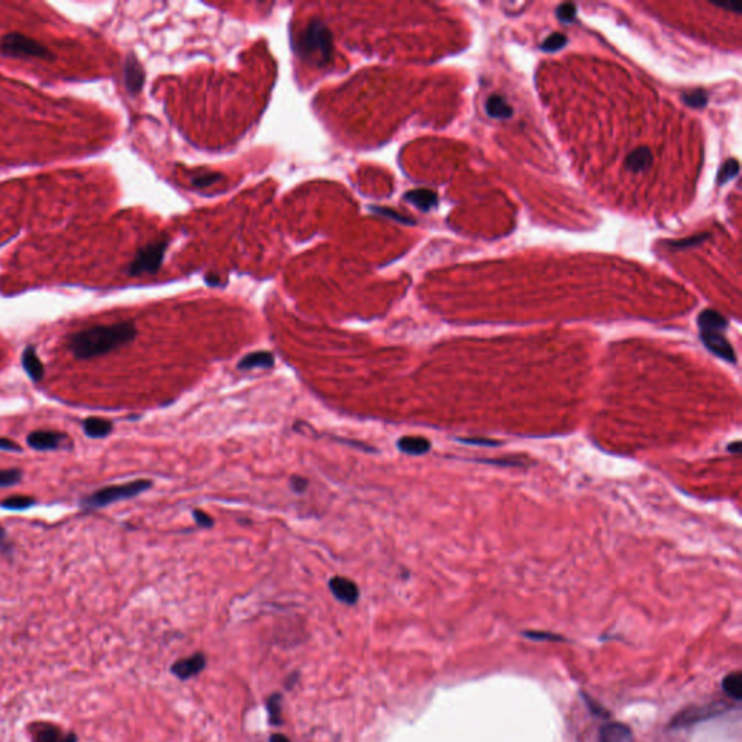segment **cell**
<instances>
[{
    "instance_id": "24",
    "label": "cell",
    "mask_w": 742,
    "mask_h": 742,
    "mask_svg": "<svg viewBox=\"0 0 742 742\" xmlns=\"http://www.w3.org/2000/svg\"><path fill=\"white\" fill-rule=\"evenodd\" d=\"M22 471L18 468L0 470V487H10L22 480Z\"/></svg>"
},
{
    "instance_id": "39",
    "label": "cell",
    "mask_w": 742,
    "mask_h": 742,
    "mask_svg": "<svg viewBox=\"0 0 742 742\" xmlns=\"http://www.w3.org/2000/svg\"><path fill=\"white\" fill-rule=\"evenodd\" d=\"M270 742H290V739L281 734H274L272 738H270Z\"/></svg>"
},
{
    "instance_id": "4",
    "label": "cell",
    "mask_w": 742,
    "mask_h": 742,
    "mask_svg": "<svg viewBox=\"0 0 742 742\" xmlns=\"http://www.w3.org/2000/svg\"><path fill=\"white\" fill-rule=\"evenodd\" d=\"M151 487H153V481L147 480V479L133 480L125 484L108 486L104 488H99V490L92 493L89 497H84L81 500V506L83 508H90V509L104 508V506H109L115 502L132 499L135 496L144 493Z\"/></svg>"
},
{
    "instance_id": "29",
    "label": "cell",
    "mask_w": 742,
    "mask_h": 742,
    "mask_svg": "<svg viewBox=\"0 0 742 742\" xmlns=\"http://www.w3.org/2000/svg\"><path fill=\"white\" fill-rule=\"evenodd\" d=\"M556 16L563 22H571L576 18V6L572 3H563L559 9H556Z\"/></svg>"
},
{
    "instance_id": "31",
    "label": "cell",
    "mask_w": 742,
    "mask_h": 742,
    "mask_svg": "<svg viewBox=\"0 0 742 742\" xmlns=\"http://www.w3.org/2000/svg\"><path fill=\"white\" fill-rule=\"evenodd\" d=\"M12 543H10V538L6 532V529L0 525V554H5V555H9L12 554Z\"/></svg>"
},
{
    "instance_id": "20",
    "label": "cell",
    "mask_w": 742,
    "mask_h": 742,
    "mask_svg": "<svg viewBox=\"0 0 742 742\" xmlns=\"http://www.w3.org/2000/svg\"><path fill=\"white\" fill-rule=\"evenodd\" d=\"M486 110L492 117H499V119H508L513 115L512 106L506 102V99L499 94H493L487 99Z\"/></svg>"
},
{
    "instance_id": "13",
    "label": "cell",
    "mask_w": 742,
    "mask_h": 742,
    "mask_svg": "<svg viewBox=\"0 0 742 742\" xmlns=\"http://www.w3.org/2000/svg\"><path fill=\"white\" fill-rule=\"evenodd\" d=\"M632 738L631 728L619 722L604 723L599 731V742H631Z\"/></svg>"
},
{
    "instance_id": "14",
    "label": "cell",
    "mask_w": 742,
    "mask_h": 742,
    "mask_svg": "<svg viewBox=\"0 0 742 742\" xmlns=\"http://www.w3.org/2000/svg\"><path fill=\"white\" fill-rule=\"evenodd\" d=\"M22 365L25 368V371L28 373V376L33 380V381H40L42 380L44 377V364L42 361L40 360L38 354H37V349L35 347H26L25 351L22 352Z\"/></svg>"
},
{
    "instance_id": "32",
    "label": "cell",
    "mask_w": 742,
    "mask_h": 742,
    "mask_svg": "<svg viewBox=\"0 0 742 742\" xmlns=\"http://www.w3.org/2000/svg\"><path fill=\"white\" fill-rule=\"evenodd\" d=\"M193 516H195V520L196 524L200 527V528H211L213 525V519L204 511H199L196 509L193 512Z\"/></svg>"
},
{
    "instance_id": "23",
    "label": "cell",
    "mask_w": 742,
    "mask_h": 742,
    "mask_svg": "<svg viewBox=\"0 0 742 742\" xmlns=\"http://www.w3.org/2000/svg\"><path fill=\"white\" fill-rule=\"evenodd\" d=\"M738 170H739V164L736 160H728L727 163H725L722 165V168L719 170V176H718V183L722 186L727 181H729L731 179H734L736 174H738Z\"/></svg>"
},
{
    "instance_id": "38",
    "label": "cell",
    "mask_w": 742,
    "mask_h": 742,
    "mask_svg": "<svg viewBox=\"0 0 742 742\" xmlns=\"http://www.w3.org/2000/svg\"><path fill=\"white\" fill-rule=\"evenodd\" d=\"M379 212H381L384 216H390V217H395L396 221L399 222H403V224H413V219H409V217H404L396 212H392V211H387V209H381L379 208Z\"/></svg>"
},
{
    "instance_id": "6",
    "label": "cell",
    "mask_w": 742,
    "mask_h": 742,
    "mask_svg": "<svg viewBox=\"0 0 742 742\" xmlns=\"http://www.w3.org/2000/svg\"><path fill=\"white\" fill-rule=\"evenodd\" d=\"M167 247V240H158L142 247L128 265V274L132 277H138L142 274H156L163 264Z\"/></svg>"
},
{
    "instance_id": "2",
    "label": "cell",
    "mask_w": 742,
    "mask_h": 742,
    "mask_svg": "<svg viewBox=\"0 0 742 742\" xmlns=\"http://www.w3.org/2000/svg\"><path fill=\"white\" fill-rule=\"evenodd\" d=\"M296 51L303 60L315 63L319 67L328 64L333 53L332 35L328 26L318 19L308 24L296 41Z\"/></svg>"
},
{
    "instance_id": "12",
    "label": "cell",
    "mask_w": 742,
    "mask_h": 742,
    "mask_svg": "<svg viewBox=\"0 0 742 742\" xmlns=\"http://www.w3.org/2000/svg\"><path fill=\"white\" fill-rule=\"evenodd\" d=\"M205 666H206V657L204 654L197 652L192 657H188V659L176 661L172 666V673L176 677L186 680V679L196 676V674H199L201 670L205 668Z\"/></svg>"
},
{
    "instance_id": "9",
    "label": "cell",
    "mask_w": 742,
    "mask_h": 742,
    "mask_svg": "<svg viewBox=\"0 0 742 742\" xmlns=\"http://www.w3.org/2000/svg\"><path fill=\"white\" fill-rule=\"evenodd\" d=\"M67 436L64 434L56 431H33L28 435L26 443L37 451H53L61 448Z\"/></svg>"
},
{
    "instance_id": "1",
    "label": "cell",
    "mask_w": 742,
    "mask_h": 742,
    "mask_svg": "<svg viewBox=\"0 0 742 742\" xmlns=\"http://www.w3.org/2000/svg\"><path fill=\"white\" fill-rule=\"evenodd\" d=\"M137 327L131 320L110 325H96L73 333L69 348L76 358L90 360L132 343L137 338Z\"/></svg>"
},
{
    "instance_id": "3",
    "label": "cell",
    "mask_w": 742,
    "mask_h": 742,
    "mask_svg": "<svg viewBox=\"0 0 742 742\" xmlns=\"http://www.w3.org/2000/svg\"><path fill=\"white\" fill-rule=\"evenodd\" d=\"M698 324L700 328V338L704 347L722 360L735 364V349L727 340V336L723 335L725 329L728 328L727 318L718 311L706 309L699 315Z\"/></svg>"
},
{
    "instance_id": "15",
    "label": "cell",
    "mask_w": 742,
    "mask_h": 742,
    "mask_svg": "<svg viewBox=\"0 0 742 742\" xmlns=\"http://www.w3.org/2000/svg\"><path fill=\"white\" fill-rule=\"evenodd\" d=\"M274 354L270 351H254L247 354L245 357L238 363L240 370H254V368H272L274 365Z\"/></svg>"
},
{
    "instance_id": "27",
    "label": "cell",
    "mask_w": 742,
    "mask_h": 742,
    "mask_svg": "<svg viewBox=\"0 0 742 742\" xmlns=\"http://www.w3.org/2000/svg\"><path fill=\"white\" fill-rule=\"evenodd\" d=\"M684 102L691 108H703L707 104V94L704 90H693L683 96Z\"/></svg>"
},
{
    "instance_id": "25",
    "label": "cell",
    "mask_w": 742,
    "mask_h": 742,
    "mask_svg": "<svg viewBox=\"0 0 742 742\" xmlns=\"http://www.w3.org/2000/svg\"><path fill=\"white\" fill-rule=\"evenodd\" d=\"M281 696L280 695H273L272 698L268 699V703H267V711H268V715H270V720H272V723L274 725H279L281 723Z\"/></svg>"
},
{
    "instance_id": "33",
    "label": "cell",
    "mask_w": 742,
    "mask_h": 742,
    "mask_svg": "<svg viewBox=\"0 0 742 742\" xmlns=\"http://www.w3.org/2000/svg\"><path fill=\"white\" fill-rule=\"evenodd\" d=\"M460 441L468 445H483V447H495L500 444V441L486 440V438H465V440H460Z\"/></svg>"
},
{
    "instance_id": "30",
    "label": "cell",
    "mask_w": 742,
    "mask_h": 742,
    "mask_svg": "<svg viewBox=\"0 0 742 742\" xmlns=\"http://www.w3.org/2000/svg\"><path fill=\"white\" fill-rule=\"evenodd\" d=\"M709 238V235L707 233H702V235H696V237H691L689 240H682V241H676L673 242L671 247L673 248H687V247H695V245H699L702 244L704 240Z\"/></svg>"
},
{
    "instance_id": "34",
    "label": "cell",
    "mask_w": 742,
    "mask_h": 742,
    "mask_svg": "<svg viewBox=\"0 0 742 742\" xmlns=\"http://www.w3.org/2000/svg\"><path fill=\"white\" fill-rule=\"evenodd\" d=\"M524 635L531 639H539V641H564L563 636L548 634V632H524Z\"/></svg>"
},
{
    "instance_id": "21",
    "label": "cell",
    "mask_w": 742,
    "mask_h": 742,
    "mask_svg": "<svg viewBox=\"0 0 742 742\" xmlns=\"http://www.w3.org/2000/svg\"><path fill=\"white\" fill-rule=\"evenodd\" d=\"M722 690L725 695L734 700H741L742 698V674L739 671L728 674L722 682Z\"/></svg>"
},
{
    "instance_id": "5",
    "label": "cell",
    "mask_w": 742,
    "mask_h": 742,
    "mask_svg": "<svg viewBox=\"0 0 742 742\" xmlns=\"http://www.w3.org/2000/svg\"><path fill=\"white\" fill-rule=\"evenodd\" d=\"M0 51L8 57H31L40 60H54L56 56L40 41L29 38L21 32H9L0 38Z\"/></svg>"
},
{
    "instance_id": "35",
    "label": "cell",
    "mask_w": 742,
    "mask_h": 742,
    "mask_svg": "<svg viewBox=\"0 0 742 742\" xmlns=\"http://www.w3.org/2000/svg\"><path fill=\"white\" fill-rule=\"evenodd\" d=\"M308 484H309V481H308V479H305V477L293 476V477L290 479V486H292V488H293V492H296V493H303V492H305V490H306V487H308Z\"/></svg>"
},
{
    "instance_id": "8",
    "label": "cell",
    "mask_w": 742,
    "mask_h": 742,
    "mask_svg": "<svg viewBox=\"0 0 742 742\" xmlns=\"http://www.w3.org/2000/svg\"><path fill=\"white\" fill-rule=\"evenodd\" d=\"M26 731L31 742H79L80 739L74 731H64L60 725L47 720L29 723Z\"/></svg>"
},
{
    "instance_id": "37",
    "label": "cell",
    "mask_w": 742,
    "mask_h": 742,
    "mask_svg": "<svg viewBox=\"0 0 742 742\" xmlns=\"http://www.w3.org/2000/svg\"><path fill=\"white\" fill-rule=\"evenodd\" d=\"M480 463H488V464H496V465H524V461L520 460H515V459H509V460H479Z\"/></svg>"
},
{
    "instance_id": "10",
    "label": "cell",
    "mask_w": 742,
    "mask_h": 742,
    "mask_svg": "<svg viewBox=\"0 0 742 742\" xmlns=\"http://www.w3.org/2000/svg\"><path fill=\"white\" fill-rule=\"evenodd\" d=\"M124 80H125V86L131 94L140 93L144 88V81H145L144 69H142L141 63L137 60V57L132 54L125 60Z\"/></svg>"
},
{
    "instance_id": "19",
    "label": "cell",
    "mask_w": 742,
    "mask_h": 742,
    "mask_svg": "<svg viewBox=\"0 0 742 742\" xmlns=\"http://www.w3.org/2000/svg\"><path fill=\"white\" fill-rule=\"evenodd\" d=\"M83 431L89 438H105L113 431V424L104 418H88L83 422Z\"/></svg>"
},
{
    "instance_id": "17",
    "label": "cell",
    "mask_w": 742,
    "mask_h": 742,
    "mask_svg": "<svg viewBox=\"0 0 742 742\" xmlns=\"http://www.w3.org/2000/svg\"><path fill=\"white\" fill-rule=\"evenodd\" d=\"M404 200L416 206L419 211L428 212L438 205V196L428 189H415L404 195Z\"/></svg>"
},
{
    "instance_id": "22",
    "label": "cell",
    "mask_w": 742,
    "mask_h": 742,
    "mask_svg": "<svg viewBox=\"0 0 742 742\" xmlns=\"http://www.w3.org/2000/svg\"><path fill=\"white\" fill-rule=\"evenodd\" d=\"M35 504V500L28 496H12L0 503V506L9 511H24Z\"/></svg>"
},
{
    "instance_id": "11",
    "label": "cell",
    "mask_w": 742,
    "mask_h": 742,
    "mask_svg": "<svg viewBox=\"0 0 742 742\" xmlns=\"http://www.w3.org/2000/svg\"><path fill=\"white\" fill-rule=\"evenodd\" d=\"M329 588L336 599L347 604H356L360 597L358 586L347 577H341V576L332 577L329 580Z\"/></svg>"
},
{
    "instance_id": "26",
    "label": "cell",
    "mask_w": 742,
    "mask_h": 742,
    "mask_svg": "<svg viewBox=\"0 0 742 742\" xmlns=\"http://www.w3.org/2000/svg\"><path fill=\"white\" fill-rule=\"evenodd\" d=\"M566 44H567V38L563 35V33H551V35L543 42L541 48L544 49V51L554 53L556 51V49H561Z\"/></svg>"
},
{
    "instance_id": "18",
    "label": "cell",
    "mask_w": 742,
    "mask_h": 742,
    "mask_svg": "<svg viewBox=\"0 0 742 742\" xmlns=\"http://www.w3.org/2000/svg\"><path fill=\"white\" fill-rule=\"evenodd\" d=\"M397 448L408 455H424L431 450V441L424 436H403L397 441Z\"/></svg>"
},
{
    "instance_id": "36",
    "label": "cell",
    "mask_w": 742,
    "mask_h": 742,
    "mask_svg": "<svg viewBox=\"0 0 742 742\" xmlns=\"http://www.w3.org/2000/svg\"><path fill=\"white\" fill-rule=\"evenodd\" d=\"M0 450L9 451V452H21L22 451V448L18 444H16L12 440H8V438H0Z\"/></svg>"
},
{
    "instance_id": "7",
    "label": "cell",
    "mask_w": 742,
    "mask_h": 742,
    "mask_svg": "<svg viewBox=\"0 0 742 742\" xmlns=\"http://www.w3.org/2000/svg\"><path fill=\"white\" fill-rule=\"evenodd\" d=\"M728 709H729V704L723 703V702H715L711 704L696 706V707H687V709L682 711L680 714H677L673 718L670 727L674 729L691 727V725L700 723L711 718H716L727 712Z\"/></svg>"
},
{
    "instance_id": "16",
    "label": "cell",
    "mask_w": 742,
    "mask_h": 742,
    "mask_svg": "<svg viewBox=\"0 0 742 742\" xmlns=\"http://www.w3.org/2000/svg\"><path fill=\"white\" fill-rule=\"evenodd\" d=\"M651 164H652V154H651L650 148L647 147H641V148L634 149L632 153L627 157V161H625L627 170H629L631 173H643L648 170Z\"/></svg>"
},
{
    "instance_id": "28",
    "label": "cell",
    "mask_w": 742,
    "mask_h": 742,
    "mask_svg": "<svg viewBox=\"0 0 742 742\" xmlns=\"http://www.w3.org/2000/svg\"><path fill=\"white\" fill-rule=\"evenodd\" d=\"M222 179H224L222 174L209 173V174H200V176L193 177L192 183L196 186V188H209V186H212L213 183L222 180Z\"/></svg>"
}]
</instances>
